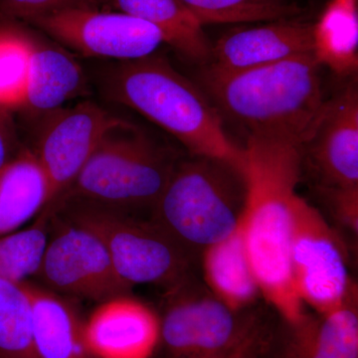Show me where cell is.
Listing matches in <instances>:
<instances>
[{"label":"cell","instance_id":"1","mask_svg":"<svg viewBox=\"0 0 358 358\" xmlns=\"http://www.w3.org/2000/svg\"><path fill=\"white\" fill-rule=\"evenodd\" d=\"M320 67L313 53L237 72L204 64L199 83L223 122L247 140L303 148L327 102Z\"/></svg>","mask_w":358,"mask_h":358},{"label":"cell","instance_id":"2","mask_svg":"<svg viewBox=\"0 0 358 358\" xmlns=\"http://www.w3.org/2000/svg\"><path fill=\"white\" fill-rule=\"evenodd\" d=\"M248 195L240 226L261 296L289 327L305 317L292 282V213L300 180L303 150L275 141L247 140Z\"/></svg>","mask_w":358,"mask_h":358},{"label":"cell","instance_id":"3","mask_svg":"<svg viewBox=\"0 0 358 358\" xmlns=\"http://www.w3.org/2000/svg\"><path fill=\"white\" fill-rule=\"evenodd\" d=\"M108 95L173 134L189 155L246 171V155L228 136L222 117L199 86L162 56L124 61L106 79Z\"/></svg>","mask_w":358,"mask_h":358},{"label":"cell","instance_id":"4","mask_svg":"<svg viewBox=\"0 0 358 358\" xmlns=\"http://www.w3.org/2000/svg\"><path fill=\"white\" fill-rule=\"evenodd\" d=\"M247 195L243 169L224 160L189 155L176 162L150 219L190 256L237 229Z\"/></svg>","mask_w":358,"mask_h":358},{"label":"cell","instance_id":"5","mask_svg":"<svg viewBox=\"0 0 358 358\" xmlns=\"http://www.w3.org/2000/svg\"><path fill=\"white\" fill-rule=\"evenodd\" d=\"M176 162L147 134L115 119L69 189L51 207L72 200L131 213L152 210Z\"/></svg>","mask_w":358,"mask_h":358},{"label":"cell","instance_id":"6","mask_svg":"<svg viewBox=\"0 0 358 358\" xmlns=\"http://www.w3.org/2000/svg\"><path fill=\"white\" fill-rule=\"evenodd\" d=\"M52 211L92 231L131 288L152 284L171 292L189 282L190 256L152 219L72 200L54 205Z\"/></svg>","mask_w":358,"mask_h":358},{"label":"cell","instance_id":"7","mask_svg":"<svg viewBox=\"0 0 358 358\" xmlns=\"http://www.w3.org/2000/svg\"><path fill=\"white\" fill-rule=\"evenodd\" d=\"M289 267L301 303L317 313L341 307L357 291L338 235L320 211L299 194L292 213Z\"/></svg>","mask_w":358,"mask_h":358},{"label":"cell","instance_id":"8","mask_svg":"<svg viewBox=\"0 0 358 358\" xmlns=\"http://www.w3.org/2000/svg\"><path fill=\"white\" fill-rule=\"evenodd\" d=\"M35 277L55 293L98 303L131 289L117 275L102 241L55 211H51L48 241Z\"/></svg>","mask_w":358,"mask_h":358},{"label":"cell","instance_id":"9","mask_svg":"<svg viewBox=\"0 0 358 358\" xmlns=\"http://www.w3.org/2000/svg\"><path fill=\"white\" fill-rule=\"evenodd\" d=\"M27 22L52 38L89 57L133 61L152 55L164 43L159 30L122 11H99L82 6L66 7Z\"/></svg>","mask_w":358,"mask_h":358},{"label":"cell","instance_id":"10","mask_svg":"<svg viewBox=\"0 0 358 358\" xmlns=\"http://www.w3.org/2000/svg\"><path fill=\"white\" fill-rule=\"evenodd\" d=\"M185 286L169 292L160 341L174 358H214L229 350L255 317H239L210 294Z\"/></svg>","mask_w":358,"mask_h":358},{"label":"cell","instance_id":"11","mask_svg":"<svg viewBox=\"0 0 358 358\" xmlns=\"http://www.w3.org/2000/svg\"><path fill=\"white\" fill-rule=\"evenodd\" d=\"M115 119L91 102L54 110L33 152L50 187L51 202L46 209L69 189Z\"/></svg>","mask_w":358,"mask_h":358},{"label":"cell","instance_id":"12","mask_svg":"<svg viewBox=\"0 0 358 358\" xmlns=\"http://www.w3.org/2000/svg\"><path fill=\"white\" fill-rule=\"evenodd\" d=\"M301 150L308 152L320 190H358L357 82L327 101Z\"/></svg>","mask_w":358,"mask_h":358},{"label":"cell","instance_id":"13","mask_svg":"<svg viewBox=\"0 0 358 358\" xmlns=\"http://www.w3.org/2000/svg\"><path fill=\"white\" fill-rule=\"evenodd\" d=\"M85 339L94 358H150L160 341V317L147 303L115 296L85 320Z\"/></svg>","mask_w":358,"mask_h":358},{"label":"cell","instance_id":"14","mask_svg":"<svg viewBox=\"0 0 358 358\" xmlns=\"http://www.w3.org/2000/svg\"><path fill=\"white\" fill-rule=\"evenodd\" d=\"M313 25L294 17L232 30L212 45L206 64L237 72L313 54Z\"/></svg>","mask_w":358,"mask_h":358},{"label":"cell","instance_id":"15","mask_svg":"<svg viewBox=\"0 0 358 358\" xmlns=\"http://www.w3.org/2000/svg\"><path fill=\"white\" fill-rule=\"evenodd\" d=\"M32 308V341L38 358H94L85 339V320L73 301L26 281Z\"/></svg>","mask_w":358,"mask_h":358},{"label":"cell","instance_id":"16","mask_svg":"<svg viewBox=\"0 0 358 358\" xmlns=\"http://www.w3.org/2000/svg\"><path fill=\"white\" fill-rule=\"evenodd\" d=\"M289 327L284 358H358L357 291L331 312Z\"/></svg>","mask_w":358,"mask_h":358},{"label":"cell","instance_id":"17","mask_svg":"<svg viewBox=\"0 0 358 358\" xmlns=\"http://www.w3.org/2000/svg\"><path fill=\"white\" fill-rule=\"evenodd\" d=\"M202 255L204 279L212 296L231 310L242 312L261 296L240 223L229 237L205 249Z\"/></svg>","mask_w":358,"mask_h":358},{"label":"cell","instance_id":"18","mask_svg":"<svg viewBox=\"0 0 358 358\" xmlns=\"http://www.w3.org/2000/svg\"><path fill=\"white\" fill-rule=\"evenodd\" d=\"M50 202L48 180L34 152L20 150L0 167V236L21 229Z\"/></svg>","mask_w":358,"mask_h":358},{"label":"cell","instance_id":"19","mask_svg":"<svg viewBox=\"0 0 358 358\" xmlns=\"http://www.w3.org/2000/svg\"><path fill=\"white\" fill-rule=\"evenodd\" d=\"M84 85L83 71L74 58L33 42L21 107L54 112L79 95Z\"/></svg>","mask_w":358,"mask_h":358},{"label":"cell","instance_id":"20","mask_svg":"<svg viewBox=\"0 0 358 358\" xmlns=\"http://www.w3.org/2000/svg\"><path fill=\"white\" fill-rule=\"evenodd\" d=\"M122 11L155 26L164 43L200 66L210 60L212 44L203 25L180 0H114Z\"/></svg>","mask_w":358,"mask_h":358},{"label":"cell","instance_id":"21","mask_svg":"<svg viewBox=\"0 0 358 358\" xmlns=\"http://www.w3.org/2000/svg\"><path fill=\"white\" fill-rule=\"evenodd\" d=\"M313 55L339 76L358 67L357 0H329L313 25Z\"/></svg>","mask_w":358,"mask_h":358},{"label":"cell","instance_id":"22","mask_svg":"<svg viewBox=\"0 0 358 358\" xmlns=\"http://www.w3.org/2000/svg\"><path fill=\"white\" fill-rule=\"evenodd\" d=\"M0 358H38L32 341V308L25 282L0 278Z\"/></svg>","mask_w":358,"mask_h":358},{"label":"cell","instance_id":"23","mask_svg":"<svg viewBox=\"0 0 358 358\" xmlns=\"http://www.w3.org/2000/svg\"><path fill=\"white\" fill-rule=\"evenodd\" d=\"M51 212L43 210L26 228L0 236V278L25 282L35 277L50 232Z\"/></svg>","mask_w":358,"mask_h":358},{"label":"cell","instance_id":"24","mask_svg":"<svg viewBox=\"0 0 358 358\" xmlns=\"http://www.w3.org/2000/svg\"><path fill=\"white\" fill-rule=\"evenodd\" d=\"M205 24L268 22L298 17L291 0H180Z\"/></svg>","mask_w":358,"mask_h":358},{"label":"cell","instance_id":"25","mask_svg":"<svg viewBox=\"0 0 358 358\" xmlns=\"http://www.w3.org/2000/svg\"><path fill=\"white\" fill-rule=\"evenodd\" d=\"M32 43L16 30L0 28V109L22 105Z\"/></svg>","mask_w":358,"mask_h":358},{"label":"cell","instance_id":"26","mask_svg":"<svg viewBox=\"0 0 358 358\" xmlns=\"http://www.w3.org/2000/svg\"><path fill=\"white\" fill-rule=\"evenodd\" d=\"M75 6H81V0H0L2 13L25 21Z\"/></svg>","mask_w":358,"mask_h":358},{"label":"cell","instance_id":"27","mask_svg":"<svg viewBox=\"0 0 358 358\" xmlns=\"http://www.w3.org/2000/svg\"><path fill=\"white\" fill-rule=\"evenodd\" d=\"M329 200L336 217L353 232H357L358 190H320Z\"/></svg>","mask_w":358,"mask_h":358},{"label":"cell","instance_id":"28","mask_svg":"<svg viewBox=\"0 0 358 358\" xmlns=\"http://www.w3.org/2000/svg\"><path fill=\"white\" fill-rule=\"evenodd\" d=\"M8 110L0 109V167L20 154Z\"/></svg>","mask_w":358,"mask_h":358}]
</instances>
